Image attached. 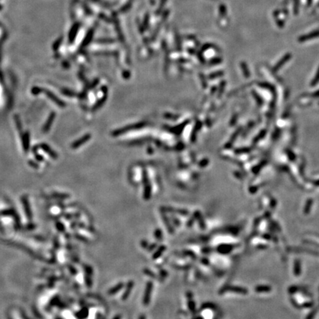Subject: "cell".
Returning <instances> with one entry per match:
<instances>
[{"label": "cell", "mask_w": 319, "mask_h": 319, "mask_svg": "<svg viewBox=\"0 0 319 319\" xmlns=\"http://www.w3.org/2000/svg\"><path fill=\"white\" fill-rule=\"evenodd\" d=\"M91 137L90 135H86L85 136H83V137H81V138L79 139V140H78L77 141H75V143H73V144H72V148L73 149H77V148H78L79 146H81V145H83V144L85 143L86 142H87L88 140H90Z\"/></svg>", "instance_id": "6da1fadb"}, {"label": "cell", "mask_w": 319, "mask_h": 319, "mask_svg": "<svg viewBox=\"0 0 319 319\" xmlns=\"http://www.w3.org/2000/svg\"><path fill=\"white\" fill-rule=\"evenodd\" d=\"M151 289H152V284H151V282H149L148 283L147 286H146V292H145V296H144V298H143L144 304H148L149 303Z\"/></svg>", "instance_id": "7a4b0ae2"}, {"label": "cell", "mask_w": 319, "mask_h": 319, "mask_svg": "<svg viewBox=\"0 0 319 319\" xmlns=\"http://www.w3.org/2000/svg\"><path fill=\"white\" fill-rule=\"evenodd\" d=\"M45 93H46V95H47V96H48V97L50 98L52 101H54V102L56 103L57 105L60 106L61 107H64V103H63L62 101H61L60 99L58 98L56 96H54V94H52V92H50V91H45Z\"/></svg>", "instance_id": "3957f363"}, {"label": "cell", "mask_w": 319, "mask_h": 319, "mask_svg": "<svg viewBox=\"0 0 319 319\" xmlns=\"http://www.w3.org/2000/svg\"><path fill=\"white\" fill-rule=\"evenodd\" d=\"M226 290H228V291L236 292V293H244V294H246L248 293L246 289H244V288L242 287H228L226 288Z\"/></svg>", "instance_id": "277c9868"}, {"label": "cell", "mask_w": 319, "mask_h": 319, "mask_svg": "<svg viewBox=\"0 0 319 319\" xmlns=\"http://www.w3.org/2000/svg\"><path fill=\"white\" fill-rule=\"evenodd\" d=\"M54 118H55V113H52V114L50 115L48 120H47V123H46L45 125H44V128H43L44 132H47V131H48V129H50V127L51 123H52V120H54Z\"/></svg>", "instance_id": "5b68a950"}, {"label": "cell", "mask_w": 319, "mask_h": 319, "mask_svg": "<svg viewBox=\"0 0 319 319\" xmlns=\"http://www.w3.org/2000/svg\"><path fill=\"white\" fill-rule=\"evenodd\" d=\"M41 147H42V149L46 151V152H47V154H50L52 157H57L56 153L54 152L52 149H50V147H49L48 146H47V145H45V144H42V145H41Z\"/></svg>", "instance_id": "8992f818"}, {"label": "cell", "mask_w": 319, "mask_h": 319, "mask_svg": "<svg viewBox=\"0 0 319 319\" xmlns=\"http://www.w3.org/2000/svg\"><path fill=\"white\" fill-rule=\"evenodd\" d=\"M271 290V288L269 286L265 285H260L256 287V291L258 293H265V292H270Z\"/></svg>", "instance_id": "52a82bcc"}, {"label": "cell", "mask_w": 319, "mask_h": 319, "mask_svg": "<svg viewBox=\"0 0 319 319\" xmlns=\"http://www.w3.org/2000/svg\"><path fill=\"white\" fill-rule=\"evenodd\" d=\"M301 273V264L298 259H297L295 262V266H294V274L295 276H299Z\"/></svg>", "instance_id": "ba28073f"}, {"label": "cell", "mask_w": 319, "mask_h": 319, "mask_svg": "<svg viewBox=\"0 0 319 319\" xmlns=\"http://www.w3.org/2000/svg\"><path fill=\"white\" fill-rule=\"evenodd\" d=\"M312 199H309L308 201H307V205H306V206H305V209H304V213H305V214H308L309 212H310V208H311V205H312Z\"/></svg>", "instance_id": "9c48e42d"}, {"label": "cell", "mask_w": 319, "mask_h": 319, "mask_svg": "<svg viewBox=\"0 0 319 319\" xmlns=\"http://www.w3.org/2000/svg\"><path fill=\"white\" fill-rule=\"evenodd\" d=\"M316 310L312 311V312L310 313V316H309L307 318V319H312V317H314V316H315V315H316Z\"/></svg>", "instance_id": "30bf717a"}, {"label": "cell", "mask_w": 319, "mask_h": 319, "mask_svg": "<svg viewBox=\"0 0 319 319\" xmlns=\"http://www.w3.org/2000/svg\"><path fill=\"white\" fill-rule=\"evenodd\" d=\"M140 319H145V317H144L143 316H141V317H140Z\"/></svg>", "instance_id": "8fae6325"}]
</instances>
